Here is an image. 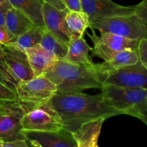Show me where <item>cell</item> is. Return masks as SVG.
Returning a JSON list of instances; mask_svg holds the SVG:
<instances>
[{"label":"cell","instance_id":"obj_10","mask_svg":"<svg viewBox=\"0 0 147 147\" xmlns=\"http://www.w3.org/2000/svg\"><path fill=\"white\" fill-rule=\"evenodd\" d=\"M27 109L21 104L3 106L0 109V139L4 142L25 140L22 134V119Z\"/></svg>","mask_w":147,"mask_h":147},{"label":"cell","instance_id":"obj_14","mask_svg":"<svg viewBox=\"0 0 147 147\" xmlns=\"http://www.w3.org/2000/svg\"><path fill=\"white\" fill-rule=\"evenodd\" d=\"M24 52L34 77L44 76L45 73L59 60L56 56L43 48L40 44L27 49Z\"/></svg>","mask_w":147,"mask_h":147},{"label":"cell","instance_id":"obj_23","mask_svg":"<svg viewBox=\"0 0 147 147\" xmlns=\"http://www.w3.org/2000/svg\"><path fill=\"white\" fill-rule=\"evenodd\" d=\"M20 103L15 92L0 82V104L3 106Z\"/></svg>","mask_w":147,"mask_h":147},{"label":"cell","instance_id":"obj_6","mask_svg":"<svg viewBox=\"0 0 147 147\" xmlns=\"http://www.w3.org/2000/svg\"><path fill=\"white\" fill-rule=\"evenodd\" d=\"M19 102L27 109L48 102L57 93L55 85L46 76L33 77L20 83L14 89Z\"/></svg>","mask_w":147,"mask_h":147},{"label":"cell","instance_id":"obj_32","mask_svg":"<svg viewBox=\"0 0 147 147\" xmlns=\"http://www.w3.org/2000/svg\"><path fill=\"white\" fill-rule=\"evenodd\" d=\"M2 52H3V45L0 44V57L2 55Z\"/></svg>","mask_w":147,"mask_h":147},{"label":"cell","instance_id":"obj_27","mask_svg":"<svg viewBox=\"0 0 147 147\" xmlns=\"http://www.w3.org/2000/svg\"><path fill=\"white\" fill-rule=\"evenodd\" d=\"M4 27H0V44L7 45L11 43V38Z\"/></svg>","mask_w":147,"mask_h":147},{"label":"cell","instance_id":"obj_2","mask_svg":"<svg viewBox=\"0 0 147 147\" xmlns=\"http://www.w3.org/2000/svg\"><path fill=\"white\" fill-rule=\"evenodd\" d=\"M44 76L55 85L58 93L82 92L103 87L105 67L103 63L76 64L59 60Z\"/></svg>","mask_w":147,"mask_h":147},{"label":"cell","instance_id":"obj_28","mask_svg":"<svg viewBox=\"0 0 147 147\" xmlns=\"http://www.w3.org/2000/svg\"><path fill=\"white\" fill-rule=\"evenodd\" d=\"M27 145L28 144L25 140H18L3 143V147H27Z\"/></svg>","mask_w":147,"mask_h":147},{"label":"cell","instance_id":"obj_25","mask_svg":"<svg viewBox=\"0 0 147 147\" xmlns=\"http://www.w3.org/2000/svg\"><path fill=\"white\" fill-rule=\"evenodd\" d=\"M134 14L142 21L147 23V0H143L142 2L134 6Z\"/></svg>","mask_w":147,"mask_h":147},{"label":"cell","instance_id":"obj_8","mask_svg":"<svg viewBox=\"0 0 147 147\" xmlns=\"http://www.w3.org/2000/svg\"><path fill=\"white\" fill-rule=\"evenodd\" d=\"M91 31L92 34H88L93 43L90 52L94 55L103 59L104 62L109 61L116 52L137 50L139 40L110 32L100 33V35L98 36L96 34L94 30H91Z\"/></svg>","mask_w":147,"mask_h":147},{"label":"cell","instance_id":"obj_16","mask_svg":"<svg viewBox=\"0 0 147 147\" xmlns=\"http://www.w3.org/2000/svg\"><path fill=\"white\" fill-rule=\"evenodd\" d=\"M4 28L14 40L17 37L34 25L30 19L11 7L6 11L4 15Z\"/></svg>","mask_w":147,"mask_h":147},{"label":"cell","instance_id":"obj_36","mask_svg":"<svg viewBox=\"0 0 147 147\" xmlns=\"http://www.w3.org/2000/svg\"><path fill=\"white\" fill-rule=\"evenodd\" d=\"M0 105H1V104H0Z\"/></svg>","mask_w":147,"mask_h":147},{"label":"cell","instance_id":"obj_34","mask_svg":"<svg viewBox=\"0 0 147 147\" xmlns=\"http://www.w3.org/2000/svg\"><path fill=\"white\" fill-rule=\"evenodd\" d=\"M1 107H3V106H1V105H0V109H1Z\"/></svg>","mask_w":147,"mask_h":147},{"label":"cell","instance_id":"obj_18","mask_svg":"<svg viewBox=\"0 0 147 147\" xmlns=\"http://www.w3.org/2000/svg\"><path fill=\"white\" fill-rule=\"evenodd\" d=\"M11 7L20 11L38 27H44L42 0H8Z\"/></svg>","mask_w":147,"mask_h":147},{"label":"cell","instance_id":"obj_33","mask_svg":"<svg viewBox=\"0 0 147 147\" xmlns=\"http://www.w3.org/2000/svg\"><path fill=\"white\" fill-rule=\"evenodd\" d=\"M3 143H4V142L0 139V147H3Z\"/></svg>","mask_w":147,"mask_h":147},{"label":"cell","instance_id":"obj_29","mask_svg":"<svg viewBox=\"0 0 147 147\" xmlns=\"http://www.w3.org/2000/svg\"><path fill=\"white\" fill-rule=\"evenodd\" d=\"M45 2H47L48 4H51V5L54 6L56 8L59 9L61 10H65L67 9L65 7V4H63V1L62 0H42Z\"/></svg>","mask_w":147,"mask_h":147},{"label":"cell","instance_id":"obj_4","mask_svg":"<svg viewBox=\"0 0 147 147\" xmlns=\"http://www.w3.org/2000/svg\"><path fill=\"white\" fill-rule=\"evenodd\" d=\"M33 77L25 52L11 44L3 45L0 57V82L14 91L19 84Z\"/></svg>","mask_w":147,"mask_h":147},{"label":"cell","instance_id":"obj_22","mask_svg":"<svg viewBox=\"0 0 147 147\" xmlns=\"http://www.w3.org/2000/svg\"><path fill=\"white\" fill-rule=\"evenodd\" d=\"M139 62L137 50H122L116 52L108 62H104L105 68H117L132 65Z\"/></svg>","mask_w":147,"mask_h":147},{"label":"cell","instance_id":"obj_35","mask_svg":"<svg viewBox=\"0 0 147 147\" xmlns=\"http://www.w3.org/2000/svg\"><path fill=\"white\" fill-rule=\"evenodd\" d=\"M27 147H29V146H28V145H27Z\"/></svg>","mask_w":147,"mask_h":147},{"label":"cell","instance_id":"obj_20","mask_svg":"<svg viewBox=\"0 0 147 147\" xmlns=\"http://www.w3.org/2000/svg\"><path fill=\"white\" fill-rule=\"evenodd\" d=\"M40 45L54 55L59 60H63L67 51V44L45 29Z\"/></svg>","mask_w":147,"mask_h":147},{"label":"cell","instance_id":"obj_26","mask_svg":"<svg viewBox=\"0 0 147 147\" xmlns=\"http://www.w3.org/2000/svg\"><path fill=\"white\" fill-rule=\"evenodd\" d=\"M68 11H81V0H62Z\"/></svg>","mask_w":147,"mask_h":147},{"label":"cell","instance_id":"obj_12","mask_svg":"<svg viewBox=\"0 0 147 147\" xmlns=\"http://www.w3.org/2000/svg\"><path fill=\"white\" fill-rule=\"evenodd\" d=\"M82 11L88 16L90 22L100 19L134 14V6L124 7L111 0H81Z\"/></svg>","mask_w":147,"mask_h":147},{"label":"cell","instance_id":"obj_15","mask_svg":"<svg viewBox=\"0 0 147 147\" xmlns=\"http://www.w3.org/2000/svg\"><path fill=\"white\" fill-rule=\"evenodd\" d=\"M104 119H97L82 125L72 133L76 141L75 147H98V142Z\"/></svg>","mask_w":147,"mask_h":147},{"label":"cell","instance_id":"obj_24","mask_svg":"<svg viewBox=\"0 0 147 147\" xmlns=\"http://www.w3.org/2000/svg\"><path fill=\"white\" fill-rule=\"evenodd\" d=\"M137 53L139 55V63L145 67H147V37L139 40Z\"/></svg>","mask_w":147,"mask_h":147},{"label":"cell","instance_id":"obj_31","mask_svg":"<svg viewBox=\"0 0 147 147\" xmlns=\"http://www.w3.org/2000/svg\"><path fill=\"white\" fill-rule=\"evenodd\" d=\"M0 7H4L6 9H8L10 7H11V5L8 0H0Z\"/></svg>","mask_w":147,"mask_h":147},{"label":"cell","instance_id":"obj_5","mask_svg":"<svg viewBox=\"0 0 147 147\" xmlns=\"http://www.w3.org/2000/svg\"><path fill=\"white\" fill-rule=\"evenodd\" d=\"M89 28L100 33L110 32L134 40L147 37V23L134 14L100 19L90 22Z\"/></svg>","mask_w":147,"mask_h":147},{"label":"cell","instance_id":"obj_17","mask_svg":"<svg viewBox=\"0 0 147 147\" xmlns=\"http://www.w3.org/2000/svg\"><path fill=\"white\" fill-rule=\"evenodd\" d=\"M91 47L89 46L84 37L71 38L67 43V51L63 60L76 64L90 65L93 63L89 55Z\"/></svg>","mask_w":147,"mask_h":147},{"label":"cell","instance_id":"obj_7","mask_svg":"<svg viewBox=\"0 0 147 147\" xmlns=\"http://www.w3.org/2000/svg\"><path fill=\"white\" fill-rule=\"evenodd\" d=\"M23 131H59L63 129V123L57 113L48 102L27 111L22 119Z\"/></svg>","mask_w":147,"mask_h":147},{"label":"cell","instance_id":"obj_13","mask_svg":"<svg viewBox=\"0 0 147 147\" xmlns=\"http://www.w3.org/2000/svg\"><path fill=\"white\" fill-rule=\"evenodd\" d=\"M42 11L45 28L67 44L71 39L65 24V15L68 10L59 9L44 1Z\"/></svg>","mask_w":147,"mask_h":147},{"label":"cell","instance_id":"obj_21","mask_svg":"<svg viewBox=\"0 0 147 147\" xmlns=\"http://www.w3.org/2000/svg\"><path fill=\"white\" fill-rule=\"evenodd\" d=\"M45 29V28L43 27L34 25L22 34L17 37L16 40L10 44L24 51L30 47L40 44Z\"/></svg>","mask_w":147,"mask_h":147},{"label":"cell","instance_id":"obj_19","mask_svg":"<svg viewBox=\"0 0 147 147\" xmlns=\"http://www.w3.org/2000/svg\"><path fill=\"white\" fill-rule=\"evenodd\" d=\"M65 24L70 38L83 37L90 25L88 16L84 11H68L65 15Z\"/></svg>","mask_w":147,"mask_h":147},{"label":"cell","instance_id":"obj_30","mask_svg":"<svg viewBox=\"0 0 147 147\" xmlns=\"http://www.w3.org/2000/svg\"><path fill=\"white\" fill-rule=\"evenodd\" d=\"M7 9H6L4 7H0V27H4L5 21H4V15L5 12Z\"/></svg>","mask_w":147,"mask_h":147},{"label":"cell","instance_id":"obj_9","mask_svg":"<svg viewBox=\"0 0 147 147\" xmlns=\"http://www.w3.org/2000/svg\"><path fill=\"white\" fill-rule=\"evenodd\" d=\"M146 81L147 67L139 62L132 65L117 68H105L103 84L126 88L146 89Z\"/></svg>","mask_w":147,"mask_h":147},{"label":"cell","instance_id":"obj_11","mask_svg":"<svg viewBox=\"0 0 147 147\" xmlns=\"http://www.w3.org/2000/svg\"><path fill=\"white\" fill-rule=\"evenodd\" d=\"M29 147H75L76 141L67 131H32L22 130Z\"/></svg>","mask_w":147,"mask_h":147},{"label":"cell","instance_id":"obj_1","mask_svg":"<svg viewBox=\"0 0 147 147\" xmlns=\"http://www.w3.org/2000/svg\"><path fill=\"white\" fill-rule=\"evenodd\" d=\"M48 103L60 117L63 129L71 134L88 122L121 115L107 106L100 94L57 92Z\"/></svg>","mask_w":147,"mask_h":147},{"label":"cell","instance_id":"obj_3","mask_svg":"<svg viewBox=\"0 0 147 147\" xmlns=\"http://www.w3.org/2000/svg\"><path fill=\"white\" fill-rule=\"evenodd\" d=\"M103 101L121 114L134 116L147 124V90L144 88H126L103 84L101 88Z\"/></svg>","mask_w":147,"mask_h":147}]
</instances>
